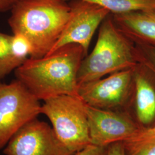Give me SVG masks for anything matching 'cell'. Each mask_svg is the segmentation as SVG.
I'll use <instances>...</instances> for the list:
<instances>
[{"label": "cell", "mask_w": 155, "mask_h": 155, "mask_svg": "<svg viewBox=\"0 0 155 155\" xmlns=\"http://www.w3.org/2000/svg\"><path fill=\"white\" fill-rule=\"evenodd\" d=\"M11 36L0 32V82L13 70L20 66L11 51Z\"/></svg>", "instance_id": "obj_14"}, {"label": "cell", "mask_w": 155, "mask_h": 155, "mask_svg": "<svg viewBox=\"0 0 155 155\" xmlns=\"http://www.w3.org/2000/svg\"><path fill=\"white\" fill-rule=\"evenodd\" d=\"M86 56L81 45H65L43 58H28L15 70L16 77L39 100L78 96V73Z\"/></svg>", "instance_id": "obj_1"}, {"label": "cell", "mask_w": 155, "mask_h": 155, "mask_svg": "<svg viewBox=\"0 0 155 155\" xmlns=\"http://www.w3.org/2000/svg\"><path fill=\"white\" fill-rule=\"evenodd\" d=\"M6 155H72L58 138L52 127L36 118L26 124L12 137Z\"/></svg>", "instance_id": "obj_9"}, {"label": "cell", "mask_w": 155, "mask_h": 155, "mask_svg": "<svg viewBox=\"0 0 155 155\" xmlns=\"http://www.w3.org/2000/svg\"><path fill=\"white\" fill-rule=\"evenodd\" d=\"M69 5L70 16L59 39L48 54L65 45L78 44L82 47L87 56L97 29L110 12L101 6L84 0L70 1Z\"/></svg>", "instance_id": "obj_7"}, {"label": "cell", "mask_w": 155, "mask_h": 155, "mask_svg": "<svg viewBox=\"0 0 155 155\" xmlns=\"http://www.w3.org/2000/svg\"><path fill=\"white\" fill-rule=\"evenodd\" d=\"M151 128H152V130H153V131L155 132V125L153 127H151Z\"/></svg>", "instance_id": "obj_20"}, {"label": "cell", "mask_w": 155, "mask_h": 155, "mask_svg": "<svg viewBox=\"0 0 155 155\" xmlns=\"http://www.w3.org/2000/svg\"><path fill=\"white\" fill-rule=\"evenodd\" d=\"M74 155H107V147L90 144Z\"/></svg>", "instance_id": "obj_17"}, {"label": "cell", "mask_w": 155, "mask_h": 155, "mask_svg": "<svg viewBox=\"0 0 155 155\" xmlns=\"http://www.w3.org/2000/svg\"><path fill=\"white\" fill-rule=\"evenodd\" d=\"M137 61L144 65L155 76V47L142 43H134Z\"/></svg>", "instance_id": "obj_16"}, {"label": "cell", "mask_w": 155, "mask_h": 155, "mask_svg": "<svg viewBox=\"0 0 155 155\" xmlns=\"http://www.w3.org/2000/svg\"><path fill=\"white\" fill-rule=\"evenodd\" d=\"M107 155H125L122 142H117L107 147Z\"/></svg>", "instance_id": "obj_18"}, {"label": "cell", "mask_w": 155, "mask_h": 155, "mask_svg": "<svg viewBox=\"0 0 155 155\" xmlns=\"http://www.w3.org/2000/svg\"><path fill=\"white\" fill-rule=\"evenodd\" d=\"M10 46L12 55L21 66L31 54L32 48L29 41L21 34H13L11 36Z\"/></svg>", "instance_id": "obj_15"}, {"label": "cell", "mask_w": 155, "mask_h": 155, "mask_svg": "<svg viewBox=\"0 0 155 155\" xmlns=\"http://www.w3.org/2000/svg\"><path fill=\"white\" fill-rule=\"evenodd\" d=\"M64 0H20L8 20L13 34L25 36L31 45L30 58L48 55L70 16L71 8Z\"/></svg>", "instance_id": "obj_2"}, {"label": "cell", "mask_w": 155, "mask_h": 155, "mask_svg": "<svg viewBox=\"0 0 155 155\" xmlns=\"http://www.w3.org/2000/svg\"><path fill=\"white\" fill-rule=\"evenodd\" d=\"M20 0H0V12L11 11Z\"/></svg>", "instance_id": "obj_19"}, {"label": "cell", "mask_w": 155, "mask_h": 155, "mask_svg": "<svg viewBox=\"0 0 155 155\" xmlns=\"http://www.w3.org/2000/svg\"><path fill=\"white\" fill-rule=\"evenodd\" d=\"M133 67L79 84L78 97L86 105L95 108L128 110L133 101Z\"/></svg>", "instance_id": "obj_6"}, {"label": "cell", "mask_w": 155, "mask_h": 155, "mask_svg": "<svg viewBox=\"0 0 155 155\" xmlns=\"http://www.w3.org/2000/svg\"><path fill=\"white\" fill-rule=\"evenodd\" d=\"M91 144L107 147L133 137L141 126L134 121L128 110H111L86 104Z\"/></svg>", "instance_id": "obj_8"}, {"label": "cell", "mask_w": 155, "mask_h": 155, "mask_svg": "<svg viewBox=\"0 0 155 155\" xmlns=\"http://www.w3.org/2000/svg\"><path fill=\"white\" fill-rule=\"evenodd\" d=\"M133 79L132 105L134 106L140 124L148 125L155 119V76L147 67L138 63L133 67Z\"/></svg>", "instance_id": "obj_10"}, {"label": "cell", "mask_w": 155, "mask_h": 155, "mask_svg": "<svg viewBox=\"0 0 155 155\" xmlns=\"http://www.w3.org/2000/svg\"><path fill=\"white\" fill-rule=\"evenodd\" d=\"M40 100L21 82H0V150L17 132L41 114Z\"/></svg>", "instance_id": "obj_5"}, {"label": "cell", "mask_w": 155, "mask_h": 155, "mask_svg": "<svg viewBox=\"0 0 155 155\" xmlns=\"http://www.w3.org/2000/svg\"><path fill=\"white\" fill-rule=\"evenodd\" d=\"M111 15L117 27L134 43L155 47V11Z\"/></svg>", "instance_id": "obj_11"}, {"label": "cell", "mask_w": 155, "mask_h": 155, "mask_svg": "<svg viewBox=\"0 0 155 155\" xmlns=\"http://www.w3.org/2000/svg\"><path fill=\"white\" fill-rule=\"evenodd\" d=\"M65 1L72 0H64ZM101 6L111 14L155 11V0H84Z\"/></svg>", "instance_id": "obj_13"}, {"label": "cell", "mask_w": 155, "mask_h": 155, "mask_svg": "<svg viewBox=\"0 0 155 155\" xmlns=\"http://www.w3.org/2000/svg\"><path fill=\"white\" fill-rule=\"evenodd\" d=\"M122 143L125 155H155V132L151 127H142Z\"/></svg>", "instance_id": "obj_12"}, {"label": "cell", "mask_w": 155, "mask_h": 155, "mask_svg": "<svg viewBox=\"0 0 155 155\" xmlns=\"http://www.w3.org/2000/svg\"><path fill=\"white\" fill-rule=\"evenodd\" d=\"M43 101L41 114L68 150L74 154L91 144L86 104L78 96L61 95Z\"/></svg>", "instance_id": "obj_4"}, {"label": "cell", "mask_w": 155, "mask_h": 155, "mask_svg": "<svg viewBox=\"0 0 155 155\" xmlns=\"http://www.w3.org/2000/svg\"><path fill=\"white\" fill-rule=\"evenodd\" d=\"M137 63L134 43L117 27L110 13L101 24L93 51L81 62L78 85L133 68Z\"/></svg>", "instance_id": "obj_3"}]
</instances>
